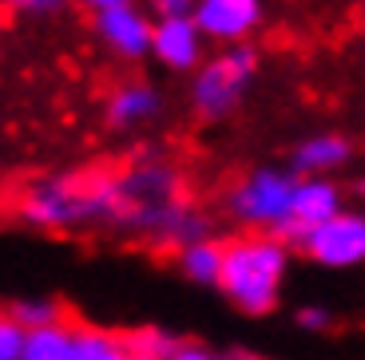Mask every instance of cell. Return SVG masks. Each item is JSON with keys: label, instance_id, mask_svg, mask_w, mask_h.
<instances>
[{"label": "cell", "instance_id": "1", "mask_svg": "<svg viewBox=\"0 0 365 360\" xmlns=\"http://www.w3.org/2000/svg\"><path fill=\"white\" fill-rule=\"evenodd\" d=\"M294 265V242L274 234H235L222 253L219 297L242 317H270L282 305V289Z\"/></svg>", "mask_w": 365, "mask_h": 360}, {"label": "cell", "instance_id": "2", "mask_svg": "<svg viewBox=\"0 0 365 360\" xmlns=\"http://www.w3.org/2000/svg\"><path fill=\"white\" fill-rule=\"evenodd\" d=\"M294 190L298 174L278 162L250 166L227 190V218L242 234H274L294 242Z\"/></svg>", "mask_w": 365, "mask_h": 360}, {"label": "cell", "instance_id": "3", "mask_svg": "<svg viewBox=\"0 0 365 360\" xmlns=\"http://www.w3.org/2000/svg\"><path fill=\"white\" fill-rule=\"evenodd\" d=\"M16 218L40 234H76L83 226H100L96 218V171L44 174L20 186Z\"/></svg>", "mask_w": 365, "mask_h": 360}, {"label": "cell", "instance_id": "4", "mask_svg": "<svg viewBox=\"0 0 365 360\" xmlns=\"http://www.w3.org/2000/svg\"><path fill=\"white\" fill-rule=\"evenodd\" d=\"M258 63H262L258 48H250V44H235V48H222V52L207 55V63L187 83L191 111L202 123H222L227 115H235L258 75Z\"/></svg>", "mask_w": 365, "mask_h": 360}, {"label": "cell", "instance_id": "5", "mask_svg": "<svg viewBox=\"0 0 365 360\" xmlns=\"http://www.w3.org/2000/svg\"><path fill=\"white\" fill-rule=\"evenodd\" d=\"M302 258L314 261L318 270H361L365 265V206H346L338 218H329L326 226L310 230L298 242Z\"/></svg>", "mask_w": 365, "mask_h": 360}, {"label": "cell", "instance_id": "6", "mask_svg": "<svg viewBox=\"0 0 365 360\" xmlns=\"http://www.w3.org/2000/svg\"><path fill=\"white\" fill-rule=\"evenodd\" d=\"M91 28H96V40H100L115 60L139 63V60L151 55L155 16H151L147 9H139L135 0H131V4H119V9L100 12V16H91Z\"/></svg>", "mask_w": 365, "mask_h": 360}, {"label": "cell", "instance_id": "7", "mask_svg": "<svg viewBox=\"0 0 365 360\" xmlns=\"http://www.w3.org/2000/svg\"><path fill=\"white\" fill-rule=\"evenodd\" d=\"M207 44L202 28L195 16H167L155 20V36H151V60L171 75H195L207 63Z\"/></svg>", "mask_w": 365, "mask_h": 360}, {"label": "cell", "instance_id": "8", "mask_svg": "<svg viewBox=\"0 0 365 360\" xmlns=\"http://www.w3.org/2000/svg\"><path fill=\"white\" fill-rule=\"evenodd\" d=\"M163 111H167V100L151 80H123L103 100V123L111 131H119V135H131V131L159 123Z\"/></svg>", "mask_w": 365, "mask_h": 360}, {"label": "cell", "instance_id": "9", "mask_svg": "<svg viewBox=\"0 0 365 360\" xmlns=\"http://www.w3.org/2000/svg\"><path fill=\"white\" fill-rule=\"evenodd\" d=\"M262 16H266L262 0H199V9H195L202 36L219 48L247 44L262 28Z\"/></svg>", "mask_w": 365, "mask_h": 360}, {"label": "cell", "instance_id": "10", "mask_svg": "<svg viewBox=\"0 0 365 360\" xmlns=\"http://www.w3.org/2000/svg\"><path fill=\"white\" fill-rule=\"evenodd\" d=\"M354 139L341 131H314L290 147V171L298 179H334L354 162Z\"/></svg>", "mask_w": 365, "mask_h": 360}, {"label": "cell", "instance_id": "11", "mask_svg": "<svg viewBox=\"0 0 365 360\" xmlns=\"http://www.w3.org/2000/svg\"><path fill=\"white\" fill-rule=\"evenodd\" d=\"M346 210V190L334 179H298L294 190V245Z\"/></svg>", "mask_w": 365, "mask_h": 360}, {"label": "cell", "instance_id": "12", "mask_svg": "<svg viewBox=\"0 0 365 360\" xmlns=\"http://www.w3.org/2000/svg\"><path fill=\"white\" fill-rule=\"evenodd\" d=\"M222 253H227V242H219V238H207V242H195V245H187V250L175 253V270L191 281V285L219 289Z\"/></svg>", "mask_w": 365, "mask_h": 360}, {"label": "cell", "instance_id": "13", "mask_svg": "<svg viewBox=\"0 0 365 360\" xmlns=\"http://www.w3.org/2000/svg\"><path fill=\"white\" fill-rule=\"evenodd\" d=\"M20 360H76V324L60 321L48 329H32L24 337Z\"/></svg>", "mask_w": 365, "mask_h": 360}, {"label": "cell", "instance_id": "14", "mask_svg": "<svg viewBox=\"0 0 365 360\" xmlns=\"http://www.w3.org/2000/svg\"><path fill=\"white\" fill-rule=\"evenodd\" d=\"M76 360H131L123 333L108 324H76Z\"/></svg>", "mask_w": 365, "mask_h": 360}, {"label": "cell", "instance_id": "15", "mask_svg": "<svg viewBox=\"0 0 365 360\" xmlns=\"http://www.w3.org/2000/svg\"><path fill=\"white\" fill-rule=\"evenodd\" d=\"M123 341H128L131 356H151V360H167L179 349V337L171 329H163V324H131L123 333Z\"/></svg>", "mask_w": 365, "mask_h": 360}, {"label": "cell", "instance_id": "16", "mask_svg": "<svg viewBox=\"0 0 365 360\" xmlns=\"http://www.w3.org/2000/svg\"><path fill=\"white\" fill-rule=\"evenodd\" d=\"M9 313L16 317V324H24L28 333L32 329H48V324H60L64 321V305L48 293H36V297H16L9 305Z\"/></svg>", "mask_w": 365, "mask_h": 360}, {"label": "cell", "instance_id": "17", "mask_svg": "<svg viewBox=\"0 0 365 360\" xmlns=\"http://www.w3.org/2000/svg\"><path fill=\"white\" fill-rule=\"evenodd\" d=\"M167 360H266V356L247 349H210V344H199V341H179V349Z\"/></svg>", "mask_w": 365, "mask_h": 360}, {"label": "cell", "instance_id": "18", "mask_svg": "<svg viewBox=\"0 0 365 360\" xmlns=\"http://www.w3.org/2000/svg\"><path fill=\"white\" fill-rule=\"evenodd\" d=\"M294 324L302 333H329L334 329V309L322 305V301H306V305L294 309Z\"/></svg>", "mask_w": 365, "mask_h": 360}, {"label": "cell", "instance_id": "19", "mask_svg": "<svg viewBox=\"0 0 365 360\" xmlns=\"http://www.w3.org/2000/svg\"><path fill=\"white\" fill-rule=\"evenodd\" d=\"M24 337H28L24 324H16V317H12L9 309H0V360H20Z\"/></svg>", "mask_w": 365, "mask_h": 360}, {"label": "cell", "instance_id": "20", "mask_svg": "<svg viewBox=\"0 0 365 360\" xmlns=\"http://www.w3.org/2000/svg\"><path fill=\"white\" fill-rule=\"evenodd\" d=\"M16 12H28V16H56V12L68 9V0H4Z\"/></svg>", "mask_w": 365, "mask_h": 360}, {"label": "cell", "instance_id": "21", "mask_svg": "<svg viewBox=\"0 0 365 360\" xmlns=\"http://www.w3.org/2000/svg\"><path fill=\"white\" fill-rule=\"evenodd\" d=\"M147 4H151L155 20H167V16H195V9H199V0H147Z\"/></svg>", "mask_w": 365, "mask_h": 360}, {"label": "cell", "instance_id": "22", "mask_svg": "<svg viewBox=\"0 0 365 360\" xmlns=\"http://www.w3.org/2000/svg\"><path fill=\"white\" fill-rule=\"evenodd\" d=\"M76 4H83V9L91 12V16H100V12L119 9V4H131V0H76Z\"/></svg>", "mask_w": 365, "mask_h": 360}, {"label": "cell", "instance_id": "23", "mask_svg": "<svg viewBox=\"0 0 365 360\" xmlns=\"http://www.w3.org/2000/svg\"><path fill=\"white\" fill-rule=\"evenodd\" d=\"M357 186H361V194H365V179H361V182H357Z\"/></svg>", "mask_w": 365, "mask_h": 360}, {"label": "cell", "instance_id": "24", "mask_svg": "<svg viewBox=\"0 0 365 360\" xmlns=\"http://www.w3.org/2000/svg\"><path fill=\"white\" fill-rule=\"evenodd\" d=\"M131 360H151V356H131Z\"/></svg>", "mask_w": 365, "mask_h": 360}]
</instances>
